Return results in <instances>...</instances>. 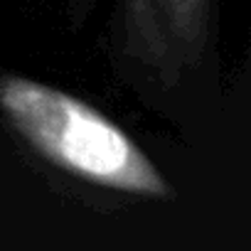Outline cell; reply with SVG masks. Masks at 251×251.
<instances>
[{
  "mask_svg": "<svg viewBox=\"0 0 251 251\" xmlns=\"http://www.w3.org/2000/svg\"><path fill=\"white\" fill-rule=\"evenodd\" d=\"M0 111L42 160L72 177L148 200L173 197L170 182L133 136L86 101L23 74H3Z\"/></svg>",
  "mask_w": 251,
  "mask_h": 251,
  "instance_id": "6da1fadb",
  "label": "cell"
},
{
  "mask_svg": "<svg viewBox=\"0 0 251 251\" xmlns=\"http://www.w3.org/2000/svg\"><path fill=\"white\" fill-rule=\"evenodd\" d=\"M126 52L163 84H175L204 59L214 0H121Z\"/></svg>",
  "mask_w": 251,
  "mask_h": 251,
  "instance_id": "7a4b0ae2",
  "label": "cell"
}]
</instances>
